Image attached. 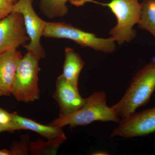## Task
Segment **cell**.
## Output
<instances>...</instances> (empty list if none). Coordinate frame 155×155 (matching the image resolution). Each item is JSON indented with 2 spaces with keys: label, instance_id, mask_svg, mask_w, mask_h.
Returning <instances> with one entry per match:
<instances>
[{
  "label": "cell",
  "instance_id": "6da1fadb",
  "mask_svg": "<svg viewBox=\"0 0 155 155\" xmlns=\"http://www.w3.org/2000/svg\"><path fill=\"white\" fill-rule=\"evenodd\" d=\"M155 91V57L132 77L121 100L111 107L120 118L124 119L137 109L148 104Z\"/></svg>",
  "mask_w": 155,
  "mask_h": 155
},
{
  "label": "cell",
  "instance_id": "7a4b0ae2",
  "mask_svg": "<svg viewBox=\"0 0 155 155\" xmlns=\"http://www.w3.org/2000/svg\"><path fill=\"white\" fill-rule=\"evenodd\" d=\"M121 120L113 108L107 104L106 93L95 91L87 98L86 103L80 110L70 115L59 116L48 125L62 127L69 125L73 128L95 121L119 123Z\"/></svg>",
  "mask_w": 155,
  "mask_h": 155
},
{
  "label": "cell",
  "instance_id": "3957f363",
  "mask_svg": "<svg viewBox=\"0 0 155 155\" xmlns=\"http://www.w3.org/2000/svg\"><path fill=\"white\" fill-rule=\"evenodd\" d=\"M89 2L108 7L115 15L117 24L109 34L119 45L130 42L137 37L133 26L138 24L141 17L142 5L139 0H112L107 3L89 0Z\"/></svg>",
  "mask_w": 155,
  "mask_h": 155
},
{
  "label": "cell",
  "instance_id": "277c9868",
  "mask_svg": "<svg viewBox=\"0 0 155 155\" xmlns=\"http://www.w3.org/2000/svg\"><path fill=\"white\" fill-rule=\"evenodd\" d=\"M41 59L27 51L19 62L11 94L18 101L33 102L39 98V61Z\"/></svg>",
  "mask_w": 155,
  "mask_h": 155
},
{
  "label": "cell",
  "instance_id": "5b68a950",
  "mask_svg": "<svg viewBox=\"0 0 155 155\" xmlns=\"http://www.w3.org/2000/svg\"><path fill=\"white\" fill-rule=\"evenodd\" d=\"M43 36L50 38L67 39L75 42L82 47H88L105 53L116 51V41L112 37L107 38L97 37L89 33L64 22H46Z\"/></svg>",
  "mask_w": 155,
  "mask_h": 155
},
{
  "label": "cell",
  "instance_id": "8992f818",
  "mask_svg": "<svg viewBox=\"0 0 155 155\" xmlns=\"http://www.w3.org/2000/svg\"><path fill=\"white\" fill-rule=\"evenodd\" d=\"M34 0H17L14 3L12 12L22 14L26 32L30 42L24 47L27 51L35 54L41 59L45 57V52L41 44V39L43 35L46 21L38 17L34 10Z\"/></svg>",
  "mask_w": 155,
  "mask_h": 155
},
{
  "label": "cell",
  "instance_id": "52a82bcc",
  "mask_svg": "<svg viewBox=\"0 0 155 155\" xmlns=\"http://www.w3.org/2000/svg\"><path fill=\"white\" fill-rule=\"evenodd\" d=\"M155 133V107L135 112L122 119L113 130L112 137H121L131 138Z\"/></svg>",
  "mask_w": 155,
  "mask_h": 155
},
{
  "label": "cell",
  "instance_id": "ba28073f",
  "mask_svg": "<svg viewBox=\"0 0 155 155\" xmlns=\"http://www.w3.org/2000/svg\"><path fill=\"white\" fill-rule=\"evenodd\" d=\"M29 41L22 14L12 12L0 19V54L17 50Z\"/></svg>",
  "mask_w": 155,
  "mask_h": 155
},
{
  "label": "cell",
  "instance_id": "9c48e42d",
  "mask_svg": "<svg viewBox=\"0 0 155 155\" xmlns=\"http://www.w3.org/2000/svg\"><path fill=\"white\" fill-rule=\"evenodd\" d=\"M53 97L60 107L59 116L70 115L80 110L85 104L86 98L79 94L78 87L69 83L61 74L56 81Z\"/></svg>",
  "mask_w": 155,
  "mask_h": 155
},
{
  "label": "cell",
  "instance_id": "30bf717a",
  "mask_svg": "<svg viewBox=\"0 0 155 155\" xmlns=\"http://www.w3.org/2000/svg\"><path fill=\"white\" fill-rule=\"evenodd\" d=\"M22 57L17 50L0 54V91L5 96L12 94L17 68Z\"/></svg>",
  "mask_w": 155,
  "mask_h": 155
},
{
  "label": "cell",
  "instance_id": "8fae6325",
  "mask_svg": "<svg viewBox=\"0 0 155 155\" xmlns=\"http://www.w3.org/2000/svg\"><path fill=\"white\" fill-rule=\"evenodd\" d=\"M13 121L21 127L22 130H32L45 138L49 140L54 139L65 135L62 127L40 124L28 118L19 115L17 112L12 113Z\"/></svg>",
  "mask_w": 155,
  "mask_h": 155
},
{
  "label": "cell",
  "instance_id": "7c38bea8",
  "mask_svg": "<svg viewBox=\"0 0 155 155\" xmlns=\"http://www.w3.org/2000/svg\"><path fill=\"white\" fill-rule=\"evenodd\" d=\"M84 65V61L73 49L69 47L65 48V61L62 74L68 82L77 87L80 72Z\"/></svg>",
  "mask_w": 155,
  "mask_h": 155
},
{
  "label": "cell",
  "instance_id": "4fadbf2b",
  "mask_svg": "<svg viewBox=\"0 0 155 155\" xmlns=\"http://www.w3.org/2000/svg\"><path fill=\"white\" fill-rule=\"evenodd\" d=\"M67 140L66 135L54 139L48 140L44 141L43 140H37L29 143V153L31 155H56L58 149Z\"/></svg>",
  "mask_w": 155,
  "mask_h": 155
},
{
  "label": "cell",
  "instance_id": "5bb4252c",
  "mask_svg": "<svg viewBox=\"0 0 155 155\" xmlns=\"http://www.w3.org/2000/svg\"><path fill=\"white\" fill-rule=\"evenodd\" d=\"M69 0H40L39 7L45 16L49 19L62 17L67 15L69 8L67 3Z\"/></svg>",
  "mask_w": 155,
  "mask_h": 155
},
{
  "label": "cell",
  "instance_id": "9a60e30c",
  "mask_svg": "<svg viewBox=\"0 0 155 155\" xmlns=\"http://www.w3.org/2000/svg\"><path fill=\"white\" fill-rule=\"evenodd\" d=\"M141 3V16L138 27L151 34L155 40V2L143 0Z\"/></svg>",
  "mask_w": 155,
  "mask_h": 155
},
{
  "label": "cell",
  "instance_id": "2e32d148",
  "mask_svg": "<svg viewBox=\"0 0 155 155\" xmlns=\"http://www.w3.org/2000/svg\"><path fill=\"white\" fill-rule=\"evenodd\" d=\"M29 136H22L19 141L15 142L11 145L10 150L11 155L29 154Z\"/></svg>",
  "mask_w": 155,
  "mask_h": 155
},
{
  "label": "cell",
  "instance_id": "e0dca14e",
  "mask_svg": "<svg viewBox=\"0 0 155 155\" xmlns=\"http://www.w3.org/2000/svg\"><path fill=\"white\" fill-rule=\"evenodd\" d=\"M14 3L13 0H0V19L12 13Z\"/></svg>",
  "mask_w": 155,
  "mask_h": 155
},
{
  "label": "cell",
  "instance_id": "ac0fdd59",
  "mask_svg": "<svg viewBox=\"0 0 155 155\" xmlns=\"http://www.w3.org/2000/svg\"><path fill=\"white\" fill-rule=\"evenodd\" d=\"M22 130L21 127L16 122H13L5 124L0 125V132L8 131L14 132L15 130Z\"/></svg>",
  "mask_w": 155,
  "mask_h": 155
},
{
  "label": "cell",
  "instance_id": "d6986e66",
  "mask_svg": "<svg viewBox=\"0 0 155 155\" xmlns=\"http://www.w3.org/2000/svg\"><path fill=\"white\" fill-rule=\"evenodd\" d=\"M13 122L12 113H9L0 107V125Z\"/></svg>",
  "mask_w": 155,
  "mask_h": 155
},
{
  "label": "cell",
  "instance_id": "ffe728a7",
  "mask_svg": "<svg viewBox=\"0 0 155 155\" xmlns=\"http://www.w3.org/2000/svg\"><path fill=\"white\" fill-rule=\"evenodd\" d=\"M88 0H69L72 5L79 7L83 6L84 4L88 3Z\"/></svg>",
  "mask_w": 155,
  "mask_h": 155
},
{
  "label": "cell",
  "instance_id": "44dd1931",
  "mask_svg": "<svg viewBox=\"0 0 155 155\" xmlns=\"http://www.w3.org/2000/svg\"><path fill=\"white\" fill-rule=\"evenodd\" d=\"M0 155H11L10 150L7 149L0 150Z\"/></svg>",
  "mask_w": 155,
  "mask_h": 155
},
{
  "label": "cell",
  "instance_id": "7402d4cb",
  "mask_svg": "<svg viewBox=\"0 0 155 155\" xmlns=\"http://www.w3.org/2000/svg\"><path fill=\"white\" fill-rule=\"evenodd\" d=\"M2 96H5V95L0 91V97Z\"/></svg>",
  "mask_w": 155,
  "mask_h": 155
},
{
  "label": "cell",
  "instance_id": "603a6c76",
  "mask_svg": "<svg viewBox=\"0 0 155 155\" xmlns=\"http://www.w3.org/2000/svg\"><path fill=\"white\" fill-rule=\"evenodd\" d=\"M17 0H13V2H14V3L16 2H17Z\"/></svg>",
  "mask_w": 155,
  "mask_h": 155
},
{
  "label": "cell",
  "instance_id": "cb8c5ba5",
  "mask_svg": "<svg viewBox=\"0 0 155 155\" xmlns=\"http://www.w3.org/2000/svg\"><path fill=\"white\" fill-rule=\"evenodd\" d=\"M154 1V2H155V0H153Z\"/></svg>",
  "mask_w": 155,
  "mask_h": 155
}]
</instances>
